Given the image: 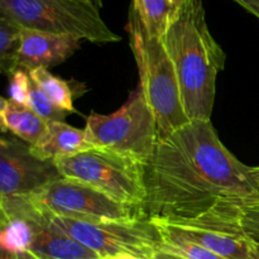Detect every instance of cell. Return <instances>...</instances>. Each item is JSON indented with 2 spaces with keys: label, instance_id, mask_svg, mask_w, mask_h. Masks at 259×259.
I'll return each instance as SVG.
<instances>
[{
  "label": "cell",
  "instance_id": "cell-1",
  "mask_svg": "<svg viewBox=\"0 0 259 259\" xmlns=\"http://www.w3.org/2000/svg\"><path fill=\"white\" fill-rule=\"evenodd\" d=\"M152 220L245 237L243 214L259 205L250 167L224 146L211 120H191L158 141L146 164Z\"/></svg>",
  "mask_w": 259,
  "mask_h": 259
},
{
  "label": "cell",
  "instance_id": "cell-2",
  "mask_svg": "<svg viewBox=\"0 0 259 259\" xmlns=\"http://www.w3.org/2000/svg\"><path fill=\"white\" fill-rule=\"evenodd\" d=\"M162 40L176 70L186 115L211 120L225 53L210 33L202 0H186L177 8Z\"/></svg>",
  "mask_w": 259,
  "mask_h": 259
},
{
  "label": "cell",
  "instance_id": "cell-3",
  "mask_svg": "<svg viewBox=\"0 0 259 259\" xmlns=\"http://www.w3.org/2000/svg\"><path fill=\"white\" fill-rule=\"evenodd\" d=\"M126 30L138 66L139 85L153 109L158 141H162L191 121L184 109L176 70L162 38L152 35L132 8Z\"/></svg>",
  "mask_w": 259,
  "mask_h": 259
},
{
  "label": "cell",
  "instance_id": "cell-4",
  "mask_svg": "<svg viewBox=\"0 0 259 259\" xmlns=\"http://www.w3.org/2000/svg\"><path fill=\"white\" fill-rule=\"evenodd\" d=\"M85 132L94 148L137 159L144 166L158 143L156 115L141 85L114 113H91L86 119Z\"/></svg>",
  "mask_w": 259,
  "mask_h": 259
},
{
  "label": "cell",
  "instance_id": "cell-5",
  "mask_svg": "<svg viewBox=\"0 0 259 259\" xmlns=\"http://www.w3.org/2000/svg\"><path fill=\"white\" fill-rule=\"evenodd\" d=\"M0 15L25 29L72 35L93 43L121 39L104 22L100 9L82 0H0Z\"/></svg>",
  "mask_w": 259,
  "mask_h": 259
},
{
  "label": "cell",
  "instance_id": "cell-6",
  "mask_svg": "<svg viewBox=\"0 0 259 259\" xmlns=\"http://www.w3.org/2000/svg\"><path fill=\"white\" fill-rule=\"evenodd\" d=\"M61 177L81 182L120 204L146 209V166L114 152L91 148L56 162Z\"/></svg>",
  "mask_w": 259,
  "mask_h": 259
},
{
  "label": "cell",
  "instance_id": "cell-7",
  "mask_svg": "<svg viewBox=\"0 0 259 259\" xmlns=\"http://www.w3.org/2000/svg\"><path fill=\"white\" fill-rule=\"evenodd\" d=\"M45 215L51 227L72 237L103 259L119 254L152 259L159 249L161 237L149 218L133 222L91 223L47 212Z\"/></svg>",
  "mask_w": 259,
  "mask_h": 259
},
{
  "label": "cell",
  "instance_id": "cell-8",
  "mask_svg": "<svg viewBox=\"0 0 259 259\" xmlns=\"http://www.w3.org/2000/svg\"><path fill=\"white\" fill-rule=\"evenodd\" d=\"M24 197L47 214L80 222H133L148 218L144 207L120 204L88 185L63 177Z\"/></svg>",
  "mask_w": 259,
  "mask_h": 259
},
{
  "label": "cell",
  "instance_id": "cell-9",
  "mask_svg": "<svg viewBox=\"0 0 259 259\" xmlns=\"http://www.w3.org/2000/svg\"><path fill=\"white\" fill-rule=\"evenodd\" d=\"M61 179L52 161H43L17 137L0 139V197L27 196Z\"/></svg>",
  "mask_w": 259,
  "mask_h": 259
},
{
  "label": "cell",
  "instance_id": "cell-10",
  "mask_svg": "<svg viewBox=\"0 0 259 259\" xmlns=\"http://www.w3.org/2000/svg\"><path fill=\"white\" fill-rule=\"evenodd\" d=\"M80 47L81 39L72 35L23 28L18 52V68L32 71L60 65Z\"/></svg>",
  "mask_w": 259,
  "mask_h": 259
},
{
  "label": "cell",
  "instance_id": "cell-11",
  "mask_svg": "<svg viewBox=\"0 0 259 259\" xmlns=\"http://www.w3.org/2000/svg\"><path fill=\"white\" fill-rule=\"evenodd\" d=\"M152 223L157 228L159 235L180 238L211 250L227 259H252L253 242L247 237L229 235L197 228L180 227L158 220H152Z\"/></svg>",
  "mask_w": 259,
  "mask_h": 259
},
{
  "label": "cell",
  "instance_id": "cell-12",
  "mask_svg": "<svg viewBox=\"0 0 259 259\" xmlns=\"http://www.w3.org/2000/svg\"><path fill=\"white\" fill-rule=\"evenodd\" d=\"M94 148L85 129H78L65 121H48L45 136L30 146V152L43 161L58 162L63 158Z\"/></svg>",
  "mask_w": 259,
  "mask_h": 259
},
{
  "label": "cell",
  "instance_id": "cell-13",
  "mask_svg": "<svg viewBox=\"0 0 259 259\" xmlns=\"http://www.w3.org/2000/svg\"><path fill=\"white\" fill-rule=\"evenodd\" d=\"M30 253L42 259H103L72 237L51 227L46 215L45 222L35 223V238Z\"/></svg>",
  "mask_w": 259,
  "mask_h": 259
},
{
  "label": "cell",
  "instance_id": "cell-14",
  "mask_svg": "<svg viewBox=\"0 0 259 259\" xmlns=\"http://www.w3.org/2000/svg\"><path fill=\"white\" fill-rule=\"evenodd\" d=\"M0 119L3 133L9 131L29 146L37 143L47 131V121L28 106L18 105L4 98L0 99Z\"/></svg>",
  "mask_w": 259,
  "mask_h": 259
},
{
  "label": "cell",
  "instance_id": "cell-15",
  "mask_svg": "<svg viewBox=\"0 0 259 259\" xmlns=\"http://www.w3.org/2000/svg\"><path fill=\"white\" fill-rule=\"evenodd\" d=\"M0 225L2 250L14 254L30 252L35 238V223L20 215H2Z\"/></svg>",
  "mask_w": 259,
  "mask_h": 259
},
{
  "label": "cell",
  "instance_id": "cell-16",
  "mask_svg": "<svg viewBox=\"0 0 259 259\" xmlns=\"http://www.w3.org/2000/svg\"><path fill=\"white\" fill-rule=\"evenodd\" d=\"M132 9L152 35L162 38L177 8L169 0H132Z\"/></svg>",
  "mask_w": 259,
  "mask_h": 259
},
{
  "label": "cell",
  "instance_id": "cell-17",
  "mask_svg": "<svg viewBox=\"0 0 259 259\" xmlns=\"http://www.w3.org/2000/svg\"><path fill=\"white\" fill-rule=\"evenodd\" d=\"M33 82L46 94L48 99L62 110L75 113L72 89L65 80L51 73L47 68L28 71Z\"/></svg>",
  "mask_w": 259,
  "mask_h": 259
},
{
  "label": "cell",
  "instance_id": "cell-18",
  "mask_svg": "<svg viewBox=\"0 0 259 259\" xmlns=\"http://www.w3.org/2000/svg\"><path fill=\"white\" fill-rule=\"evenodd\" d=\"M23 28L0 15V70L10 76L18 70V52L22 40Z\"/></svg>",
  "mask_w": 259,
  "mask_h": 259
},
{
  "label": "cell",
  "instance_id": "cell-19",
  "mask_svg": "<svg viewBox=\"0 0 259 259\" xmlns=\"http://www.w3.org/2000/svg\"><path fill=\"white\" fill-rule=\"evenodd\" d=\"M159 237H161V243H159L158 250H162L164 253L179 255V257L186 259H227L211 250L205 249L200 245L186 242L180 238L166 237V235H159Z\"/></svg>",
  "mask_w": 259,
  "mask_h": 259
},
{
  "label": "cell",
  "instance_id": "cell-20",
  "mask_svg": "<svg viewBox=\"0 0 259 259\" xmlns=\"http://www.w3.org/2000/svg\"><path fill=\"white\" fill-rule=\"evenodd\" d=\"M28 108L34 111L38 116L48 121H63L68 115L67 111L62 110L56 106L46 94L35 85L30 78L29 88V99H28Z\"/></svg>",
  "mask_w": 259,
  "mask_h": 259
},
{
  "label": "cell",
  "instance_id": "cell-21",
  "mask_svg": "<svg viewBox=\"0 0 259 259\" xmlns=\"http://www.w3.org/2000/svg\"><path fill=\"white\" fill-rule=\"evenodd\" d=\"M9 100L18 105L28 106V99H29V88H30V76L29 72L22 68L9 76Z\"/></svg>",
  "mask_w": 259,
  "mask_h": 259
},
{
  "label": "cell",
  "instance_id": "cell-22",
  "mask_svg": "<svg viewBox=\"0 0 259 259\" xmlns=\"http://www.w3.org/2000/svg\"><path fill=\"white\" fill-rule=\"evenodd\" d=\"M242 232L248 239L259 243V205L248 207L242 218Z\"/></svg>",
  "mask_w": 259,
  "mask_h": 259
},
{
  "label": "cell",
  "instance_id": "cell-23",
  "mask_svg": "<svg viewBox=\"0 0 259 259\" xmlns=\"http://www.w3.org/2000/svg\"><path fill=\"white\" fill-rule=\"evenodd\" d=\"M234 2H237L240 7L252 13L259 19V0H234Z\"/></svg>",
  "mask_w": 259,
  "mask_h": 259
},
{
  "label": "cell",
  "instance_id": "cell-24",
  "mask_svg": "<svg viewBox=\"0 0 259 259\" xmlns=\"http://www.w3.org/2000/svg\"><path fill=\"white\" fill-rule=\"evenodd\" d=\"M152 259H186V258H182V257H179V255L169 254V253H164L162 252V250H158Z\"/></svg>",
  "mask_w": 259,
  "mask_h": 259
},
{
  "label": "cell",
  "instance_id": "cell-25",
  "mask_svg": "<svg viewBox=\"0 0 259 259\" xmlns=\"http://www.w3.org/2000/svg\"><path fill=\"white\" fill-rule=\"evenodd\" d=\"M0 259H19V258H18V254L7 252V250H2V257H0Z\"/></svg>",
  "mask_w": 259,
  "mask_h": 259
},
{
  "label": "cell",
  "instance_id": "cell-26",
  "mask_svg": "<svg viewBox=\"0 0 259 259\" xmlns=\"http://www.w3.org/2000/svg\"><path fill=\"white\" fill-rule=\"evenodd\" d=\"M18 258H19V259H42V258L37 257V255L33 254V253H30V252L22 253V254H18Z\"/></svg>",
  "mask_w": 259,
  "mask_h": 259
},
{
  "label": "cell",
  "instance_id": "cell-27",
  "mask_svg": "<svg viewBox=\"0 0 259 259\" xmlns=\"http://www.w3.org/2000/svg\"><path fill=\"white\" fill-rule=\"evenodd\" d=\"M108 259H146V258L136 257V255H132V254H119V255H115V257H111Z\"/></svg>",
  "mask_w": 259,
  "mask_h": 259
},
{
  "label": "cell",
  "instance_id": "cell-28",
  "mask_svg": "<svg viewBox=\"0 0 259 259\" xmlns=\"http://www.w3.org/2000/svg\"><path fill=\"white\" fill-rule=\"evenodd\" d=\"M250 172H252L253 179L255 180L257 185L259 186V166L258 167H250Z\"/></svg>",
  "mask_w": 259,
  "mask_h": 259
},
{
  "label": "cell",
  "instance_id": "cell-29",
  "mask_svg": "<svg viewBox=\"0 0 259 259\" xmlns=\"http://www.w3.org/2000/svg\"><path fill=\"white\" fill-rule=\"evenodd\" d=\"M253 242V240H252ZM252 259H259V243L253 242V254Z\"/></svg>",
  "mask_w": 259,
  "mask_h": 259
},
{
  "label": "cell",
  "instance_id": "cell-30",
  "mask_svg": "<svg viewBox=\"0 0 259 259\" xmlns=\"http://www.w3.org/2000/svg\"><path fill=\"white\" fill-rule=\"evenodd\" d=\"M82 2L90 3V4H93L94 7H96L98 9H101V8H103V0H82Z\"/></svg>",
  "mask_w": 259,
  "mask_h": 259
},
{
  "label": "cell",
  "instance_id": "cell-31",
  "mask_svg": "<svg viewBox=\"0 0 259 259\" xmlns=\"http://www.w3.org/2000/svg\"><path fill=\"white\" fill-rule=\"evenodd\" d=\"M169 2H171L176 8H180L185 2H186V0H169Z\"/></svg>",
  "mask_w": 259,
  "mask_h": 259
}]
</instances>
